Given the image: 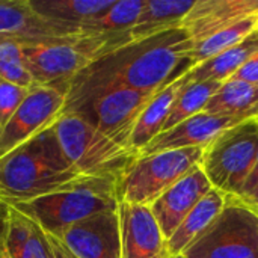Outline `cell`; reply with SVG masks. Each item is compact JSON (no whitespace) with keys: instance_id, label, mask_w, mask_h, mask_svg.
<instances>
[{"instance_id":"cell-11","label":"cell","mask_w":258,"mask_h":258,"mask_svg":"<svg viewBox=\"0 0 258 258\" xmlns=\"http://www.w3.org/2000/svg\"><path fill=\"white\" fill-rule=\"evenodd\" d=\"M74 258H121V225L118 212L80 221L56 237Z\"/></svg>"},{"instance_id":"cell-36","label":"cell","mask_w":258,"mask_h":258,"mask_svg":"<svg viewBox=\"0 0 258 258\" xmlns=\"http://www.w3.org/2000/svg\"><path fill=\"white\" fill-rule=\"evenodd\" d=\"M254 32H255V33L258 35V21H257V26H255V30H254Z\"/></svg>"},{"instance_id":"cell-7","label":"cell","mask_w":258,"mask_h":258,"mask_svg":"<svg viewBox=\"0 0 258 258\" xmlns=\"http://www.w3.org/2000/svg\"><path fill=\"white\" fill-rule=\"evenodd\" d=\"M204 147L139 156L118 183L119 203L150 207L180 178L201 166Z\"/></svg>"},{"instance_id":"cell-14","label":"cell","mask_w":258,"mask_h":258,"mask_svg":"<svg viewBox=\"0 0 258 258\" xmlns=\"http://www.w3.org/2000/svg\"><path fill=\"white\" fill-rule=\"evenodd\" d=\"M251 17H258V0H197L181 27L197 44Z\"/></svg>"},{"instance_id":"cell-5","label":"cell","mask_w":258,"mask_h":258,"mask_svg":"<svg viewBox=\"0 0 258 258\" xmlns=\"http://www.w3.org/2000/svg\"><path fill=\"white\" fill-rule=\"evenodd\" d=\"M53 130L68 162L85 177L121 180L139 157V153L118 145L73 112H65Z\"/></svg>"},{"instance_id":"cell-35","label":"cell","mask_w":258,"mask_h":258,"mask_svg":"<svg viewBox=\"0 0 258 258\" xmlns=\"http://www.w3.org/2000/svg\"><path fill=\"white\" fill-rule=\"evenodd\" d=\"M172 258H187V257H186V255H183V254H181V255H177V257H172Z\"/></svg>"},{"instance_id":"cell-3","label":"cell","mask_w":258,"mask_h":258,"mask_svg":"<svg viewBox=\"0 0 258 258\" xmlns=\"http://www.w3.org/2000/svg\"><path fill=\"white\" fill-rule=\"evenodd\" d=\"M130 41V32L113 36L79 33L67 38L26 39L21 45L35 86H51L68 94L71 82L89 63Z\"/></svg>"},{"instance_id":"cell-12","label":"cell","mask_w":258,"mask_h":258,"mask_svg":"<svg viewBox=\"0 0 258 258\" xmlns=\"http://www.w3.org/2000/svg\"><path fill=\"white\" fill-rule=\"evenodd\" d=\"M121 258H172L150 207L119 203Z\"/></svg>"},{"instance_id":"cell-15","label":"cell","mask_w":258,"mask_h":258,"mask_svg":"<svg viewBox=\"0 0 258 258\" xmlns=\"http://www.w3.org/2000/svg\"><path fill=\"white\" fill-rule=\"evenodd\" d=\"M239 122H242V119L234 116H222V115H212L207 112H201L177 124L171 130L160 133L139 153V156H148V154L181 150V148H195V147L206 148L221 133H224L225 130H228L230 127Z\"/></svg>"},{"instance_id":"cell-33","label":"cell","mask_w":258,"mask_h":258,"mask_svg":"<svg viewBox=\"0 0 258 258\" xmlns=\"http://www.w3.org/2000/svg\"><path fill=\"white\" fill-rule=\"evenodd\" d=\"M0 258H11V255L8 254L5 245H3V240H2V236H0Z\"/></svg>"},{"instance_id":"cell-26","label":"cell","mask_w":258,"mask_h":258,"mask_svg":"<svg viewBox=\"0 0 258 258\" xmlns=\"http://www.w3.org/2000/svg\"><path fill=\"white\" fill-rule=\"evenodd\" d=\"M221 85L222 83L219 82H203L184 86L171 109V113L162 128V133L171 130L172 127L186 121L187 118H192L204 112V107L207 106L210 98L218 92Z\"/></svg>"},{"instance_id":"cell-22","label":"cell","mask_w":258,"mask_h":258,"mask_svg":"<svg viewBox=\"0 0 258 258\" xmlns=\"http://www.w3.org/2000/svg\"><path fill=\"white\" fill-rule=\"evenodd\" d=\"M195 2L197 0H147L141 17L130 30L132 39H142L180 27Z\"/></svg>"},{"instance_id":"cell-20","label":"cell","mask_w":258,"mask_h":258,"mask_svg":"<svg viewBox=\"0 0 258 258\" xmlns=\"http://www.w3.org/2000/svg\"><path fill=\"white\" fill-rule=\"evenodd\" d=\"M44 20L80 32V29L106 12L115 0H29Z\"/></svg>"},{"instance_id":"cell-1","label":"cell","mask_w":258,"mask_h":258,"mask_svg":"<svg viewBox=\"0 0 258 258\" xmlns=\"http://www.w3.org/2000/svg\"><path fill=\"white\" fill-rule=\"evenodd\" d=\"M194 41L184 27L135 39L89 63L71 82L65 112L119 88L159 92L192 68Z\"/></svg>"},{"instance_id":"cell-4","label":"cell","mask_w":258,"mask_h":258,"mask_svg":"<svg viewBox=\"0 0 258 258\" xmlns=\"http://www.w3.org/2000/svg\"><path fill=\"white\" fill-rule=\"evenodd\" d=\"M118 183L119 180L115 178L86 177L76 186L62 192L5 204L26 215L38 224L45 234L57 237L68 227L91 216L118 212Z\"/></svg>"},{"instance_id":"cell-6","label":"cell","mask_w":258,"mask_h":258,"mask_svg":"<svg viewBox=\"0 0 258 258\" xmlns=\"http://www.w3.org/2000/svg\"><path fill=\"white\" fill-rule=\"evenodd\" d=\"M258 157V116L221 133L204 150L201 168L212 186L225 195H239Z\"/></svg>"},{"instance_id":"cell-19","label":"cell","mask_w":258,"mask_h":258,"mask_svg":"<svg viewBox=\"0 0 258 258\" xmlns=\"http://www.w3.org/2000/svg\"><path fill=\"white\" fill-rule=\"evenodd\" d=\"M227 203V195L218 189H212L186 216L175 233L168 239L171 257L181 255L222 213Z\"/></svg>"},{"instance_id":"cell-29","label":"cell","mask_w":258,"mask_h":258,"mask_svg":"<svg viewBox=\"0 0 258 258\" xmlns=\"http://www.w3.org/2000/svg\"><path fill=\"white\" fill-rule=\"evenodd\" d=\"M233 80L245 82L248 85L258 86V51L252 54L231 77Z\"/></svg>"},{"instance_id":"cell-28","label":"cell","mask_w":258,"mask_h":258,"mask_svg":"<svg viewBox=\"0 0 258 258\" xmlns=\"http://www.w3.org/2000/svg\"><path fill=\"white\" fill-rule=\"evenodd\" d=\"M27 94V88H23L0 77V136Z\"/></svg>"},{"instance_id":"cell-24","label":"cell","mask_w":258,"mask_h":258,"mask_svg":"<svg viewBox=\"0 0 258 258\" xmlns=\"http://www.w3.org/2000/svg\"><path fill=\"white\" fill-rule=\"evenodd\" d=\"M147 0H115V3L80 29L85 35H124L132 30L141 17Z\"/></svg>"},{"instance_id":"cell-2","label":"cell","mask_w":258,"mask_h":258,"mask_svg":"<svg viewBox=\"0 0 258 258\" xmlns=\"http://www.w3.org/2000/svg\"><path fill=\"white\" fill-rule=\"evenodd\" d=\"M82 175L67 159L53 127L0 159V201L20 203L80 183Z\"/></svg>"},{"instance_id":"cell-18","label":"cell","mask_w":258,"mask_h":258,"mask_svg":"<svg viewBox=\"0 0 258 258\" xmlns=\"http://www.w3.org/2000/svg\"><path fill=\"white\" fill-rule=\"evenodd\" d=\"M184 86H187V83L183 74L172 83L165 86L162 91H159L150 100L142 115L139 116L130 139V147L133 151L141 153L153 139H156L162 133V128L171 113V109Z\"/></svg>"},{"instance_id":"cell-13","label":"cell","mask_w":258,"mask_h":258,"mask_svg":"<svg viewBox=\"0 0 258 258\" xmlns=\"http://www.w3.org/2000/svg\"><path fill=\"white\" fill-rule=\"evenodd\" d=\"M212 189L213 186L203 168L197 166L150 206L166 239L175 233L186 216Z\"/></svg>"},{"instance_id":"cell-32","label":"cell","mask_w":258,"mask_h":258,"mask_svg":"<svg viewBox=\"0 0 258 258\" xmlns=\"http://www.w3.org/2000/svg\"><path fill=\"white\" fill-rule=\"evenodd\" d=\"M243 203H246L249 207H252L255 212L258 213V181L257 184L249 190V192H246V194H243L242 197H239Z\"/></svg>"},{"instance_id":"cell-30","label":"cell","mask_w":258,"mask_h":258,"mask_svg":"<svg viewBox=\"0 0 258 258\" xmlns=\"http://www.w3.org/2000/svg\"><path fill=\"white\" fill-rule=\"evenodd\" d=\"M48 236V234H47ZM48 239H50V245H51V251H53V258H74L62 245H60V242L56 239V237H53V236H48Z\"/></svg>"},{"instance_id":"cell-27","label":"cell","mask_w":258,"mask_h":258,"mask_svg":"<svg viewBox=\"0 0 258 258\" xmlns=\"http://www.w3.org/2000/svg\"><path fill=\"white\" fill-rule=\"evenodd\" d=\"M0 77L27 89L35 86L20 39L0 36Z\"/></svg>"},{"instance_id":"cell-23","label":"cell","mask_w":258,"mask_h":258,"mask_svg":"<svg viewBox=\"0 0 258 258\" xmlns=\"http://www.w3.org/2000/svg\"><path fill=\"white\" fill-rule=\"evenodd\" d=\"M258 104V86L228 79L210 98L204 112L212 115L234 116L242 121L251 109Z\"/></svg>"},{"instance_id":"cell-34","label":"cell","mask_w":258,"mask_h":258,"mask_svg":"<svg viewBox=\"0 0 258 258\" xmlns=\"http://www.w3.org/2000/svg\"><path fill=\"white\" fill-rule=\"evenodd\" d=\"M255 116H258V104L254 107V109H251V110L248 112L246 119H248V118H255Z\"/></svg>"},{"instance_id":"cell-9","label":"cell","mask_w":258,"mask_h":258,"mask_svg":"<svg viewBox=\"0 0 258 258\" xmlns=\"http://www.w3.org/2000/svg\"><path fill=\"white\" fill-rule=\"evenodd\" d=\"M156 94L119 88L91 100L73 113L83 116L118 145L132 150L130 139L138 119Z\"/></svg>"},{"instance_id":"cell-16","label":"cell","mask_w":258,"mask_h":258,"mask_svg":"<svg viewBox=\"0 0 258 258\" xmlns=\"http://www.w3.org/2000/svg\"><path fill=\"white\" fill-rule=\"evenodd\" d=\"M0 236L11 258H53L50 239L41 227L2 201Z\"/></svg>"},{"instance_id":"cell-31","label":"cell","mask_w":258,"mask_h":258,"mask_svg":"<svg viewBox=\"0 0 258 258\" xmlns=\"http://www.w3.org/2000/svg\"><path fill=\"white\" fill-rule=\"evenodd\" d=\"M257 181H258V157H257L255 165H254V168H252V171H251V174L248 175V178H246V181H245V184H243V187H242V190H240V194H239L237 197H242L243 194L249 192V190L257 184Z\"/></svg>"},{"instance_id":"cell-8","label":"cell","mask_w":258,"mask_h":258,"mask_svg":"<svg viewBox=\"0 0 258 258\" xmlns=\"http://www.w3.org/2000/svg\"><path fill=\"white\" fill-rule=\"evenodd\" d=\"M187 258H258V213L236 195L218 219L189 246Z\"/></svg>"},{"instance_id":"cell-17","label":"cell","mask_w":258,"mask_h":258,"mask_svg":"<svg viewBox=\"0 0 258 258\" xmlns=\"http://www.w3.org/2000/svg\"><path fill=\"white\" fill-rule=\"evenodd\" d=\"M80 32L41 18L29 0H0V36L26 39H53Z\"/></svg>"},{"instance_id":"cell-21","label":"cell","mask_w":258,"mask_h":258,"mask_svg":"<svg viewBox=\"0 0 258 258\" xmlns=\"http://www.w3.org/2000/svg\"><path fill=\"white\" fill-rule=\"evenodd\" d=\"M258 51V35L252 32L240 44L225 50L224 53L192 67L184 73L187 85L203 82L224 83L234 76V73Z\"/></svg>"},{"instance_id":"cell-10","label":"cell","mask_w":258,"mask_h":258,"mask_svg":"<svg viewBox=\"0 0 258 258\" xmlns=\"http://www.w3.org/2000/svg\"><path fill=\"white\" fill-rule=\"evenodd\" d=\"M67 94L51 86H33L0 136V159L51 128L65 113Z\"/></svg>"},{"instance_id":"cell-25","label":"cell","mask_w":258,"mask_h":258,"mask_svg":"<svg viewBox=\"0 0 258 258\" xmlns=\"http://www.w3.org/2000/svg\"><path fill=\"white\" fill-rule=\"evenodd\" d=\"M258 17H251L246 18L231 27H227L215 35H212L210 38L194 44V48L189 51L187 57L192 63V67L206 62L221 53H224L225 50L240 44L248 35H251L255 30L257 26Z\"/></svg>"}]
</instances>
